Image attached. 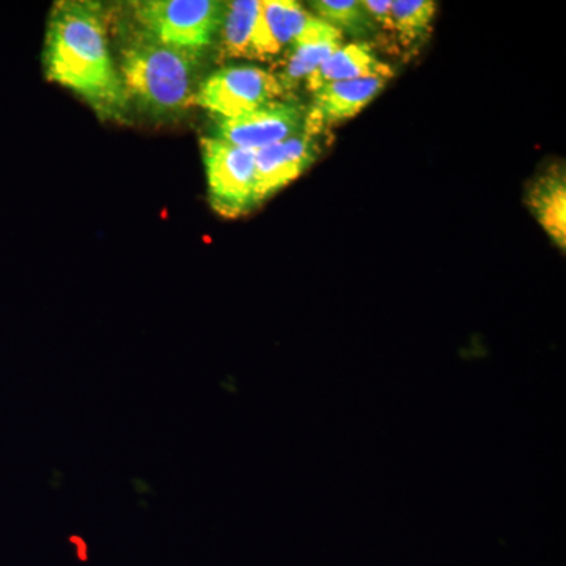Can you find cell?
<instances>
[{
    "label": "cell",
    "mask_w": 566,
    "mask_h": 566,
    "mask_svg": "<svg viewBox=\"0 0 566 566\" xmlns=\"http://www.w3.org/2000/svg\"><path fill=\"white\" fill-rule=\"evenodd\" d=\"M342 46H344V33L312 14L300 39L294 41L282 73L275 74L283 92L296 88Z\"/></svg>",
    "instance_id": "30bf717a"
},
{
    "label": "cell",
    "mask_w": 566,
    "mask_h": 566,
    "mask_svg": "<svg viewBox=\"0 0 566 566\" xmlns=\"http://www.w3.org/2000/svg\"><path fill=\"white\" fill-rule=\"evenodd\" d=\"M387 81V77H365L323 85L314 92L305 129L319 136L327 126L356 117L382 92Z\"/></svg>",
    "instance_id": "ba28073f"
},
{
    "label": "cell",
    "mask_w": 566,
    "mask_h": 566,
    "mask_svg": "<svg viewBox=\"0 0 566 566\" xmlns=\"http://www.w3.org/2000/svg\"><path fill=\"white\" fill-rule=\"evenodd\" d=\"M307 112L300 103L273 102L240 117L221 118L214 137L234 147L259 151L303 133Z\"/></svg>",
    "instance_id": "8992f818"
},
{
    "label": "cell",
    "mask_w": 566,
    "mask_h": 566,
    "mask_svg": "<svg viewBox=\"0 0 566 566\" xmlns=\"http://www.w3.org/2000/svg\"><path fill=\"white\" fill-rule=\"evenodd\" d=\"M48 80L80 95L104 120H120L128 95L112 61L98 3L63 0L52 7L44 40Z\"/></svg>",
    "instance_id": "6da1fadb"
},
{
    "label": "cell",
    "mask_w": 566,
    "mask_h": 566,
    "mask_svg": "<svg viewBox=\"0 0 566 566\" xmlns=\"http://www.w3.org/2000/svg\"><path fill=\"white\" fill-rule=\"evenodd\" d=\"M436 13L433 0H394L390 9V32L406 48L415 46L430 33Z\"/></svg>",
    "instance_id": "5bb4252c"
},
{
    "label": "cell",
    "mask_w": 566,
    "mask_h": 566,
    "mask_svg": "<svg viewBox=\"0 0 566 566\" xmlns=\"http://www.w3.org/2000/svg\"><path fill=\"white\" fill-rule=\"evenodd\" d=\"M227 3L216 0H147L133 3L140 33L167 46L202 51L221 29Z\"/></svg>",
    "instance_id": "3957f363"
},
{
    "label": "cell",
    "mask_w": 566,
    "mask_h": 566,
    "mask_svg": "<svg viewBox=\"0 0 566 566\" xmlns=\"http://www.w3.org/2000/svg\"><path fill=\"white\" fill-rule=\"evenodd\" d=\"M318 156V136L307 129L290 139L255 151L256 205L300 178Z\"/></svg>",
    "instance_id": "52a82bcc"
},
{
    "label": "cell",
    "mask_w": 566,
    "mask_h": 566,
    "mask_svg": "<svg viewBox=\"0 0 566 566\" xmlns=\"http://www.w3.org/2000/svg\"><path fill=\"white\" fill-rule=\"evenodd\" d=\"M363 6L375 25H381L385 31L390 32V0H364Z\"/></svg>",
    "instance_id": "2e32d148"
},
{
    "label": "cell",
    "mask_w": 566,
    "mask_h": 566,
    "mask_svg": "<svg viewBox=\"0 0 566 566\" xmlns=\"http://www.w3.org/2000/svg\"><path fill=\"white\" fill-rule=\"evenodd\" d=\"M392 76V66L379 61L370 44L352 43L342 46L331 57H327L305 80V85H307L308 91L314 93L323 85L334 84V82L365 80V77H387V80H390Z\"/></svg>",
    "instance_id": "7c38bea8"
},
{
    "label": "cell",
    "mask_w": 566,
    "mask_h": 566,
    "mask_svg": "<svg viewBox=\"0 0 566 566\" xmlns=\"http://www.w3.org/2000/svg\"><path fill=\"white\" fill-rule=\"evenodd\" d=\"M527 207L557 248H566V178L564 164H554L528 186Z\"/></svg>",
    "instance_id": "8fae6325"
},
{
    "label": "cell",
    "mask_w": 566,
    "mask_h": 566,
    "mask_svg": "<svg viewBox=\"0 0 566 566\" xmlns=\"http://www.w3.org/2000/svg\"><path fill=\"white\" fill-rule=\"evenodd\" d=\"M283 93L281 82L271 71L259 66H227L214 71L199 85L193 106L221 118H234L279 102Z\"/></svg>",
    "instance_id": "5b68a950"
},
{
    "label": "cell",
    "mask_w": 566,
    "mask_h": 566,
    "mask_svg": "<svg viewBox=\"0 0 566 566\" xmlns=\"http://www.w3.org/2000/svg\"><path fill=\"white\" fill-rule=\"evenodd\" d=\"M202 51L167 46L139 33L122 51L120 77L128 99L156 117L193 104Z\"/></svg>",
    "instance_id": "7a4b0ae2"
},
{
    "label": "cell",
    "mask_w": 566,
    "mask_h": 566,
    "mask_svg": "<svg viewBox=\"0 0 566 566\" xmlns=\"http://www.w3.org/2000/svg\"><path fill=\"white\" fill-rule=\"evenodd\" d=\"M202 151L214 211L233 219L255 208V151L214 136L203 137Z\"/></svg>",
    "instance_id": "277c9868"
},
{
    "label": "cell",
    "mask_w": 566,
    "mask_h": 566,
    "mask_svg": "<svg viewBox=\"0 0 566 566\" xmlns=\"http://www.w3.org/2000/svg\"><path fill=\"white\" fill-rule=\"evenodd\" d=\"M312 14L293 0H263L252 39L253 59H273L300 39Z\"/></svg>",
    "instance_id": "9c48e42d"
},
{
    "label": "cell",
    "mask_w": 566,
    "mask_h": 566,
    "mask_svg": "<svg viewBox=\"0 0 566 566\" xmlns=\"http://www.w3.org/2000/svg\"><path fill=\"white\" fill-rule=\"evenodd\" d=\"M319 20L342 33L365 36L375 31V22L368 17L360 0H316L311 3Z\"/></svg>",
    "instance_id": "9a60e30c"
},
{
    "label": "cell",
    "mask_w": 566,
    "mask_h": 566,
    "mask_svg": "<svg viewBox=\"0 0 566 566\" xmlns=\"http://www.w3.org/2000/svg\"><path fill=\"white\" fill-rule=\"evenodd\" d=\"M259 14V0H234L227 3L219 29L222 57L253 59L252 39Z\"/></svg>",
    "instance_id": "4fadbf2b"
}]
</instances>
